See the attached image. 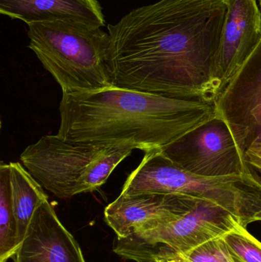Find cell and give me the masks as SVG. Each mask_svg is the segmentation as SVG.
Returning <instances> with one entry per match:
<instances>
[{"label": "cell", "mask_w": 261, "mask_h": 262, "mask_svg": "<svg viewBox=\"0 0 261 262\" xmlns=\"http://www.w3.org/2000/svg\"><path fill=\"white\" fill-rule=\"evenodd\" d=\"M154 262H186L179 252L170 249L160 251L155 258Z\"/></svg>", "instance_id": "ac0fdd59"}, {"label": "cell", "mask_w": 261, "mask_h": 262, "mask_svg": "<svg viewBox=\"0 0 261 262\" xmlns=\"http://www.w3.org/2000/svg\"><path fill=\"white\" fill-rule=\"evenodd\" d=\"M245 158L253 169L261 173V141L256 142L247 149Z\"/></svg>", "instance_id": "e0dca14e"}, {"label": "cell", "mask_w": 261, "mask_h": 262, "mask_svg": "<svg viewBox=\"0 0 261 262\" xmlns=\"http://www.w3.org/2000/svg\"><path fill=\"white\" fill-rule=\"evenodd\" d=\"M259 3H260V6L261 9V0H259Z\"/></svg>", "instance_id": "d6986e66"}, {"label": "cell", "mask_w": 261, "mask_h": 262, "mask_svg": "<svg viewBox=\"0 0 261 262\" xmlns=\"http://www.w3.org/2000/svg\"><path fill=\"white\" fill-rule=\"evenodd\" d=\"M62 95L58 136L145 152L160 150L216 115L210 103L116 87Z\"/></svg>", "instance_id": "7a4b0ae2"}, {"label": "cell", "mask_w": 261, "mask_h": 262, "mask_svg": "<svg viewBox=\"0 0 261 262\" xmlns=\"http://www.w3.org/2000/svg\"><path fill=\"white\" fill-rule=\"evenodd\" d=\"M133 150L78 143L56 134L43 136L28 146L20 160L44 189L66 200L98 190Z\"/></svg>", "instance_id": "5b68a950"}, {"label": "cell", "mask_w": 261, "mask_h": 262, "mask_svg": "<svg viewBox=\"0 0 261 262\" xmlns=\"http://www.w3.org/2000/svg\"><path fill=\"white\" fill-rule=\"evenodd\" d=\"M160 151L176 166L201 177L241 176L253 171L229 126L217 115Z\"/></svg>", "instance_id": "52a82bcc"}, {"label": "cell", "mask_w": 261, "mask_h": 262, "mask_svg": "<svg viewBox=\"0 0 261 262\" xmlns=\"http://www.w3.org/2000/svg\"><path fill=\"white\" fill-rule=\"evenodd\" d=\"M239 225L243 226L226 209L208 200H199L189 212L167 224L127 238L116 237L113 250L124 259L154 262L160 251L170 249L185 253L204 243L222 238Z\"/></svg>", "instance_id": "8992f818"}, {"label": "cell", "mask_w": 261, "mask_h": 262, "mask_svg": "<svg viewBox=\"0 0 261 262\" xmlns=\"http://www.w3.org/2000/svg\"><path fill=\"white\" fill-rule=\"evenodd\" d=\"M223 0H159L108 25L113 87L215 104Z\"/></svg>", "instance_id": "6da1fadb"}, {"label": "cell", "mask_w": 261, "mask_h": 262, "mask_svg": "<svg viewBox=\"0 0 261 262\" xmlns=\"http://www.w3.org/2000/svg\"><path fill=\"white\" fill-rule=\"evenodd\" d=\"M19 247L12 208L9 163L0 164V262L13 258Z\"/></svg>", "instance_id": "5bb4252c"}, {"label": "cell", "mask_w": 261, "mask_h": 262, "mask_svg": "<svg viewBox=\"0 0 261 262\" xmlns=\"http://www.w3.org/2000/svg\"><path fill=\"white\" fill-rule=\"evenodd\" d=\"M181 255L186 262H235L222 238L204 243Z\"/></svg>", "instance_id": "2e32d148"}, {"label": "cell", "mask_w": 261, "mask_h": 262, "mask_svg": "<svg viewBox=\"0 0 261 262\" xmlns=\"http://www.w3.org/2000/svg\"><path fill=\"white\" fill-rule=\"evenodd\" d=\"M235 262H261V243L242 225L222 237Z\"/></svg>", "instance_id": "9a60e30c"}, {"label": "cell", "mask_w": 261, "mask_h": 262, "mask_svg": "<svg viewBox=\"0 0 261 262\" xmlns=\"http://www.w3.org/2000/svg\"><path fill=\"white\" fill-rule=\"evenodd\" d=\"M201 199L182 194H120L106 207L104 220L116 238L151 230L189 212Z\"/></svg>", "instance_id": "30bf717a"}, {"label": "cell", "mask_w": 261, "mask_h": 262, "mask_svg": "<svg viewBox=\"0 0 261 262\" xmlns=\"http://www.w3.org/2000/svg\"><path fill=\"white\" fill-rule=\"evenodd\" d=\"M242 152L261 141V39L216 102Z\"/></svg>", "instance_id": "ba28073f"}, {"label": "cell", "mask_w": 261, "mask_h": 262, "mask_svg": "<svg viewBox=\"0 0 261 262\" xmlns=\"http://www.w3.org/2000/svg\"><path fill=\"white\" fill-rule=\"evenodd\" d=\"M121 193L190 195L226 209L245 228L261 222V179L254 171L241 176L201 177L176 166L160 150L145 152L127 177Z\"/></svg>", "instance_id": "3957f363"}, {"label": "cell", "mask_w": 261, "mask_h": 262, "mask_svg": "<svg viewBox=\"0 0 261 262\" xmlns=\"http://www.w3.org/2000/svg\"><path fill=\"white\" fill-rule=\"evenodd\" d=\"M33 51L62 94L113 87L107 66L110 36L100 28L54 21L29 25Z\"/></svg>", "instance_id": "277c9868"}, {"label": "cell", "mask_w": 261, "mask_h": 262, "mask_svg": "<svg viewBox=\"0 0 261 262\" xmlns=\"http://www.w3.org/2000/svg\"><path fill=\"white\" fill-rule=\"evenodd\" d=\"M9 183L12 208L17 225L18 244L26 236L35 210L49 200L44 188L19 162H10Z\"/></svg>", "instance_id": "4fadbf2b"}, {"label": "cell", "mask_w": 261, "mask_h": 262, "mask_svg": "<svg viewBox=\"0 0 261 262\" xmlns=\"http://www.w3.org/2000/svg\"><path fill=\"white\" fill-rule=\"evenodd\" d=\"M0 13L28 24L76 23L93 28L105 26L98 0H0Z\"/></svg>", "instance_id": "7c38bea8"}, {"label": "cell", "mask_w": 261, "mask_h": 262, "mask_svg": "<svg viewBox=\"0 0 261 262\" xmlns=\"http://www.w3.org/2000/svg\"><path fill=\"white\" fill-rule=\"evenodd\" d=\"M223 2L227 12L213 69L218 97L261 39V12L257 0Z\"/></svg>", "instance_id": "9c48e42d"}, {"label": "cell", "mask_w": 261, "mask_h": 262, "mask_svg": "<svg viewBox=\"0 0 261 262\" xmlns=\"http://www.w3.org/2000/svg\"><path fill=\"white\" fill-rule=\"evenodd\" d=\"M14 262H86L49 200L35 210Z\"/></svg>", "instance_id": "8fae6325"}]
</instances>
